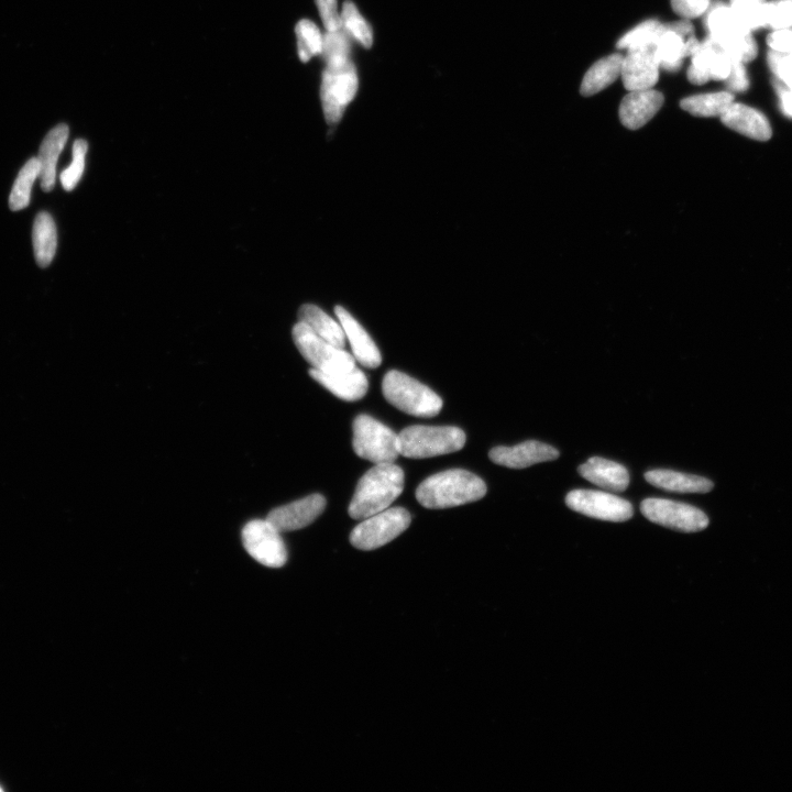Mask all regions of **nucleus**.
<instances>
[{
	"mask_svg": "<svg viewBox=\"0 0 792 792\" xmlns=\"http://www.w3.org/2000/svg\"><path fill=\"white\" fill-rule=\"evenodd\" d=\"M487 484L475 473L451 469L423 481L416 490V500L426 509L455 508L486 497Z\"/></svg>",
	"mask_w": 792,
	"mask_h": 792,
	"instance_id": "obj_1",
	"label": "nucleus"
},
{
	"mask_svg": "<svg viewBox=\"0 0 792 792\" xmlns=\"http://www.w3.org/2000/svg\"><path fill=\"white\" fill-rule=\"evenodd\" d=\"M404 480L403 470L394 464L371 468L357 484L348 509L351 519L366 520L389 509L403 492Z\"/></svg>",
	"mask_w": 792,
	"mask_h": 792,
	"instance_id": "obj_2",
	"label": "nucleus"
},
{
	"mask_svg": "<svg viewBox=\"0 0 792 792\" xmlns=\"http://www.w3.org/2000/svg\"><path fill=\"white\" fill-rule=\"evenodd\" d=\"M323 73L321 99L325 118L329 125L339 123L346 107L354 101L359 80L350 55L328 58Z\"/></svg>",
	"mask_w": 792,
	"mask_h": 792,
	"instance_id": "obj_3",
	"label": "nucleus"
},
{
	"mask_svg": "<svg viewBox=\"0 0 792 792\" xmlns=\"http://www.w3.org/2000/svg\"><path fill=\"white\" fill-rule=\"evenodd\" d=\"M466 445V434L453 426L415 425L403 429L398 435L400 455L411 459H424L456 453Z\"/></svg>",
	"mask_w": 792,
	"mask_h": 792,
	"instance_id": "obj_4",
	"label": "nucleus"
},
{
	"mask_svg": "<svg viewBox=\"0 0 792 792\" xmlns=\"http://www.w3.org/2000/svg\"><path fill=\"white\" fill-rule=\"evenodd\" d=\"M385 400L405 414L431 418L443 410V400L433 390L400 371L385 374L382 382Z\"/></svg>",
	"mask_w": 792,
	"mask_h": 792,
	"instance_id": "obj_5",
	"label": "nucleus"
},
{
	"mask_svg": "<svg viewBox=\"0 0 792 792\" xmlns=\"http://www.w3.org/2000/svg\"><path fill=\"white\" fill-rule=\"evenodd\" d=\"M352 446L357 456L374 465L394 464L400 456L398 435L368 415L356 417Z\"/></svg>",
	"mask_w": 792,
	"mask_h": 792,
	"instance_id": "obj_6",
	"label": "nucleus"
},
{
	"mask_svg": "<svg viewBox=\"0 0 792 792\" xmlns=\"http://www.w3.org/2000/svg\"><path fill=\"white\" fill-rule=\"evenodd\" d=\"M295 346L313 369L324 373H347L355 370L356 359L344 349L338 348L319 337L302 322L293 327Z\"/></svg>",
	"mask_w": 792,
	"mask_h": 792,
	"instance_id": "obj_7",
	"label": "nucleus"
},
{
	"mask_svg": "<svg viewBox=\"0 0 792 792\" xmlns=\"http://www.w3.org/2000/svg\"><path fill=\"white\" fill-rule=\"evenodd\" d=\"M412 516L403 508L385 510L363 520L350 535L352 546L374 550L389 544L411 525Z\"/></svg>",
	"mask_w": 792,
	"mask_h": 792,
	"instance_id": "obj_8",
	"label": "nucleus"
},
{
	"mask_svg": "<svg viewBox=\"0 0 792 792\" xmlns=\"http://www.w3.org/2000/svg\"><path fill=\"white\" fill-rule=\"evenodd\" d=\"M641 512L648 521L682 533H698L709 526V517L696 506L665 499H645Z\"/></svg>",
	"mask_w": 792,
	"mask_h": 792,
	"instance_id": "obj_9",
	"label": "nucleus"
},
{
	"mask_svg": "<svg viewBox=\"0 0 792 792\" xmlns=\"http://www.w3.org/2000/svg\"><path fill=\"white\" fill-rule=\"evenodd\" d=\"M566 504L572 511L601 521L622 523L634 515L629 501L608 492L574 490L567 494Z\"/></svg>",
	"mask_w": 792,
	"mask_h": 792,
	"instance_id": "obj_10",
	"label": "nucleus"
},
{
	"mask_svg": "<svg viewBox=\"0 0 792 792\" xmlns=\"http://www.w3.org/2000/svg\"><path fill=\"white\" fill-rule=\"evenodd\" d=\"M281 534L267 519L251 521L242 530V544L259 564L281 568L288 560Z\"/></svg>",
	"mask_w": 792,
	"mask_h": 792,
	"instance_id": "obj_11",
	"label": "nucleus"
},
{
	"mask_svg": "<svg viewBox=\"0 0 792 792\" xmlns=\"http://www.w3.org/2000/svg\"><path fill=\"white\" fill-rule=\"evenodd\" d=\"M660 65L656 44L627 50L622 62L621 77L627 91L649 90L659 79Z\"/></svg>",
	"mask_w": 792,
	"mask_h": 792,
	"instance_id": "obj_12",
	"label": "nucleus"
},
{
	"mask_svg": "<svg viewBox=\"0 0 792 792\" xmlns=\"http://www.w3.org/2000/svg\"><path fill=\"white\" fill-rule=\"evenodd\" d=\"M326 508V499L321 494H312L302 500L272 510L267 520L280 533L302 530L315 522Z\"/></svg>",
	"mask_w": 792,
	"mask_h": 792,
	"instance_id": "obj_13",
	"label": "nucleus"
},
{
	"mask_svg": "<svg viewBox=\"0 0 792 792\" xmlns=\"http://www.w3.org/2000/svg\"><path fill=\"white\" fill-rule=\"evenodd\" d=\"M559 456L555 447L537 440H528L513 447H495L489 453V458L495 465L510 469H524L541 462L557 460Z\"/></svg>",
	"mask_w": 792,
	"mask_h": 792,
	"instance_id": "obj_14",
	"label": "nucleus"
},
{
	"mask_svg": "<svg viewBox=\"0 0 792 792\" xmlns=\"http://www.w3.org/2000/svg\"><path fill=\"white\" fill-rule=\"evenodd\" d=\"M664 102V95L653 88L630 92L623 98L620 106L622 125L630 130L644 127L655 117Z\"/></svg>",
	"mask_w": 792,
	"mask_h": 792,
	"instance_id": "obj_15",
	"label": "nucleus"
},
{
	"mask_svg": "<svg viewBox=\"0 0 792 792\" xmlns=\"http://www.w3.org/2000/svg\"><path fill=\"white\" fill-rule=\"evenodd\" d=\"M339 323L344 328L355 359L363 367L377 369L381 366L382 357L380 350L370 335L344 307L337 306L335 310Z\"/></svg>",
	"mask_w": 792,
	"mask_h": 792,
	"instance_id": "obj_16",
	"label": "nucleus"
},
{
	"mask_svg": "<svg viewBox=\"0 0 792 792\" xmlns=\"http://www.w3.org/2000/svg\"><path fill=\"white\" fill-rule=\"evenodd\" d=\"M720 118L726 127L747 138L757 141L772 138L773 129L767 117L750 106L733 103Z\"/></svg>",
	"mask_w": 792,
	"mask_h": 792,
	"instance_id": "obj_17",
	"label": "nucleus"
},
{
	"mask_svg": "<svg viewBox=\"0 0 792 792\" xmlns=\"http://www.w3.org/2000/svg\"><path fill=\"white\" fill-rule=\"evenodd\" d=\"M578 472L582 478L604 490L624 492L629 488V470L615 461L592 457L578 468Z\"/></svg>",
	"mask_w": 792,
	"mask_h": 792,
	"instance_id": "obj_18",
	"label": "nucleus"
},
{
	"mask_svg": "<svg viewBox=\"0 0 792 792\" xmlns=\"http://www.w3.org/2000/svg\"><path fill=\"white\" fill-rule=\"evenodd\" d=\"M310 376L336 395L337 398L347 402H355L365 398L369 389L366 374L358 368L347 373L336 374L311 369Z\"/></svg>",
	"mask_w": 792,
	"mask_h": 792,
	"instance_id": "obj_19",
	"label": "nucleus"
},
{
	"mask_svg": "<svg viewBox=\"0 0 792 792\" xmlns=\"http://www.w3.org/2000/svg\"><path fill=\"white\" fill-rule=\"evenodd\" d=\"M69 127L61 124L52 129L41 143L39 151L40 180L44 192H51L57 178V164L66 142L69 139Z\"/></svg>",
	"mask_w": 792,
	"mask_h": 792,
	"instance_id": "obj_20",
	"label": "nucleus"
},
{
	"mask_svg": "<svg viewBox=\"0 0 792 792\" xmlns=\"http://www.w3.org/2000/svg\"><path fill=\"white\" fill-rule=\"evenodd\" d=\"M645 480L658 489L676 493H708L714 488L707 478L666 469L647 471Z\"/></svg>",
	"mask_w": 792,
	"mask_h": 792,
	"instance_id": "obj_21",
	"label": "nucleus"
},
{
	"mask_svg": "<svg viewBox=\"0 0 792 792\" xmlns=\"http://www.w3.org/2000/svg\"><path fill=\"white\" fill-rule=\"evenodd\" d=\"M623 55L615 53L594 63L583 77L580 93L592 96L600 93L621 76Z\"/></svg>",
	"mask_w": 792,
	"mask_h": 792,
	"instance_id": "obj_22",
	"label": "nucleus"
},
{
	"mask_svg": "<svg viewBox=\"0 0 792 792\" xmlns=\"http://www.w3.org/2000/svg\"><path fill=\"white\" fill-rule=\"evenodd\" d=\"M300 322L310 327L315 334L338 348L346 346V334L343 326L327 315L316 305L306 304L299 312Z\"/></svg>",
	"mask_w": 792,
	"mask_h": 792,
	"instance_id": "obj_23",
	"label": "nucleus"
},
{
	"mask_svg": "<svg viewBox=\"0 0 792 792\" xmlns=\"http://www.w3.org/2000/svg\"><path fill=\"white\" fill-rule=\"evenodd\" d=\"M33 250L39 267L50 266L58 247L57 226L50 214L40 213L33 224Z\"/></svg>",
	"mask_w": 792,
	"mask_h": 792,
	"instance_id": "obj_24",
	"label": "nucleus"
},
{
	"mask_svg": "<svg viewBox=\"0 0 792 792\" xmlns=\"http://www.w3.org/2000/svg\"><path fill=\"white\" fill-rule=\"evenodd\" d=\"M733 103L734 95L728 91L687 97L680 107L692 116L710 118L721 117Z\"/></svg>",
	"mask_w": 792,
	"mask_h": 792,
	"instance_id": "obj_25",
	"label": "nucleus"
},
{
	"mask_svg": "<svg viewBox=\"0 0 792 792\" xmlns=\"http://www.w3.org/2000/svg\"><path fill=\"white\" fill-rule=\"evenodd\" d=\"M684 37L677 32L669 30L663 25V32L656 43V53L660 69L668 72H676L681 68L684 60Z\"/></svg>",
	"mask_w": 792,
	"mask_h": 792,
	"instance_id": "obj_26",
	"label": "nucleus"
},
{
	"mask_svg": "<svg viewBox=\"0 0 792 792\" xmlns=\"http://www.w3.org/2000/svg\"><path fill=\"white\" fill-rule=\"evenodd\" d=\"M707 26L710 36L717 40L728 39L742 33L751 32L736 18L731 7L717 4L710 10Z\"/></svg>",
	"mask_w": 792,
	"mask_h": 792,
	"instance_id": "obj_27",
	"label": "nucleus"
},
{
	"mask_svg": "<svg viewBox=\"0 0 792 792\" xmlns=\"http://www.w3.org/2000/svg\"><path fill=\"white\" fill-rule=\"evenodd\" d=\"M40 176V163L38 158L30 159L22 168L14 183L9 198L11 211L18 212L28 207L33 184Z\"/></svg>",
	"mask_w": 792,
	"mask_h": 792,
	"instance_id": "obj_28",
	"label": "nucleus"
},
{
	"mask_svg": "<svg viewBox=\"0 0 792 792\" xmlns=\"http://www.w3.org/2000/svg\"><path fill=\"white\" fill-rule=\"evenodd\" d=\"M731 9L748 30L767 27L769 3L766 0H731Z\"/></svg>",
	"mask_w": 792,
	"mask_h": 792,
	"instance_id": "obj_29",
	"label": "nucleus"
},
{
	"mask_svg": "<svg viewBox=\"0 0 792 792\" xmlns=\"http://www.w3.org/2000/svg\"><path fill=\"white\" fill-rule=\"evenodd\" d=\"M341 28L365 49H371L373 33L367 20L361 16L357 6L347 0L341 13Z\"/></svg>",
	"mask_w": 792,
	"mask_h": 792,
	"instance_id": "obj_30",
	"label": "nucleus"
},
{
	"mask_svg": "<svg viewBox=\"0 0 792 792\" xmlns=\"http://www.w3.org/2000/svg\"><path fill=\"white\" fill-rule=\"evenodd\" d=\"M297 49L302 62L310 61L315 55L322 54L324 37L313 21L303 19L295 27Z\"/></svg>",
	"mask_w": 792,
	"mask_h": 792,
	"instance_id": "obj_31",
	"label": "nucleus"
},
{
	"mask_svg": "<svg viewBox=\"0 0 792 792\" xmlns=\"http://www.w3.org/2000/svg\"><path fill=\"white\" fill-rule=\"evenodd\" d=\"M662 32L663 24L658 20L644 21L620 39L618 48L630 50L656 44Z\"/></svg>",
	"mask_w": 792,
	"mask_h": 792,
	"instance_id": "obj_32",
	"label": "nucleus"
},
{
	"mask_svg": "<svg viewBox=\"0 0 792 792\" xmlns=\"http://www.w3.org/2000/svg\"><path fill=\"white\" fill-rule=\"evenodd\" d=\"M714 40L734 61H740L745 64L753 61L757 57V44L751 32L742 33V35H737L728 39Z\"/></svg>",
	"mask_w": 792,
	"mask_h": 792,
	"instance_id": "obj_33",
	"label": "nucleus"
},
{
	"mask_svg": "<svg viewBox=\"0 0 792 792\" xmlns=\"http://www.w3.org/2000/svg\"><path fill=\"white\" fill-rule=\"evenodd\" d=\"M88 145L83 139L76 140L73 146V161L61 176V183L65 191L71 192L82 179L85 170V158Z\"/></svg>",
	"mask_w": 792,
	"mask_h": 792,
	"instance_id": "obj_34",
	"label": "nucleus"
},
{
	"mask_svg": "<svg viewBox=\"0 0 792 792\" xmlns=\"http://www.w3.org/2000/svg\"><path fill=\"white\" fill-rule=\"evenodd\" d=\"M767 27L775 30L792 27V2L790 0H778L776 3H769Z\"/></svg>",
	"mask_w": 792,
	"mask_h": 792,
	"instance_id": "obj_35",
	"label": "nucleus"
},
{
	"mask_svg": "<svg viewBox=\"0 0 792 792\" xmlns=\"http://www.w3.org/2000/svg\"><path fill=\"white\" fill-rule=\"evenodd\" d=\"M711 0H671L675 13L684 19L701 17L709 9Z\"/></svg>",
	"mask_w": 792,
	"mask_h": 792,
	"instance_id": "obj_36",
	"label": "nucleus"
},
{
	"mask_svg": "<svg viewBox=\"0 0 792 792\" xmlns=\"http://www.w3.org/2000/svg\"><path fill=\"white\" fill-rule=\"evenodd\" d=\"M323 24L328 32L341 29V18L338 13L337 0H316Z\"/></svg>",
	"mask_w": 792,
	"mask_h": 792,
	"instance_id": "obj_37",
	"label": "nucleus"
},
{
	"mask_svg": "<svg viewBox=\"0 0 792 792\" xmlns=\"http://www.w3.org/2000/svg\"><path fill=\"white\" fill-rule=\"evenodd\" d=\"M725 86L731 93H743L750 87L744 63L732 60L731 73L725 81Z\"/></svg>",
	"mask_w": 792,
	"mask_h": 792,
	"instance_id": "obj_38",
	"label": "nucleus"
},
{
	"mask_svg": "<svg viewBox=\"0 0 792 792\" xmlns=\"http://www.w3.org/2000/svg\"><path fill=\"white\" fill-rule=\"evenodd\" d=\"M769 47L780 53H792V30H775L767 38Z\"/></svg>",
	"mask_w": 792,
	"mask_h": 792,
	"instance_id": "obj_39",
	"label": "nucleus"
},
{
	"mask_svg": "<svg viewBox=\"0 0 792 792\" xmlns=\"http://www.w3.org/2000/svg\"><path fill=\"white\" fill-rule=\"evenodd\" d=\"M778 88H779L778 91L781 101V108H783V112L787 116L792 117V92L780 86Z\"/></svg>",
	"mask_w": 792,
	"mask_h": 792,
	"instance_id": "obj_40",
	"label": "nucleus"
},
{
	"mask_svg": "<svg viewBox=\"0 0 792 792\" xmlns=\"http://www.w3.org/2000/svg\"><path fill=\"white\" fill-rule=\"evenodd\" d=\"M784 83L787 85L788 90L792 92V72L786 77Z\"/></svg>",
	"mask_w": 792,
	"mask_h": 792,
	"instance_id": "obj_41",
	"label": "nucleus"
},
{
	"mask_svg": "<svg viewBox=\"0 0 792 792\" xmlns=\"http://www.w3.org/2000/svg\"><path fill=\"white\" fill-rule=\"evenodd\" d=\"M2 791H4V789L2 787H0V792H2Z\"/></svg>",
	"mask_w": 792,
	"mask_h": 792,
	"instance_id": "obj_42",
	"label": "nucleus"
},
{
	"mask_svg": "<svg viewBox=\"0 0 792 792\" xmlns=\"http://www.w3.org/2000/svg\"><path fill=\"white\" fill-rule=\"evenodd\" d=\"M790 2H792V0H790Z\"/></svg>",
	"mask_w": 792,
	"mask_h": 792,
	"instance_id": "obj_43",
	"label": "nucleus"
},
{
	"mask_svg": "<svg viewBox=\"0 0 792 792\" xmlns=\"http://www.w3.org/2000/svg\"><path fill=\"white\" fill-rule=\"evenodd\" d=\"M792 54V53H791Z\"/></svg>",
	"mask_w": 792,
	"mask_h": 792,
	"instance_id": "obj_44",
	"label": "nucleus"
}]
</instances>
